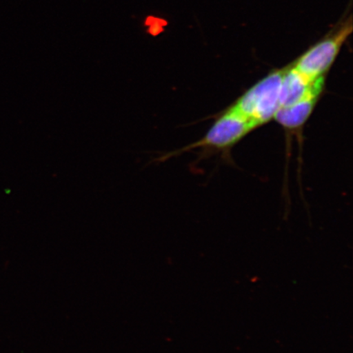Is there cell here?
<instances>
[{"label": "cell", "mask_w": 353, "mask_h": 353, "mask_svg": "<svg viewBox=\"0 0 353 353\" xmlns=\"http://www.w3.org/2000/svg\"><path fill=\"white\" fill-rule=\"evenodd\" d=\"M284 69L275 70L245 92L234 108L257 127L274 118L280 108V95Z\"/></svg>", "instance_id": "obj_1"}, {"label": "cell", "mask_w": 353, "mask_h": 353, "mask_svg": "<svg viewBox=\"0 0 353 353\" xmlns=\"http://www.w3.org/2000/svg\"><path fill=\"white\" fill-rule=\"evenodd\" d=\"M145 25L152 26V25H160L161 26H165L167 25V22L163 19H156V17H150L145 21Z\"/></svg>", "instance_id": "obj_6"}, {"label": "cell", "mask_w": 353, "mask_h": 353, "mask_svg": "<svg viewBox=\"0 0 353 353\" xmlns=\"http://www.w3.org/2000/svg\"><path fill=\"white\" fill-rule=\"evenodd\" d=\"M324 86V77L309 79L294 65L284 69L282 78L280 108L298 103L307 97H319Z\"/></svg>", "instance_id": "obj_4"}, {"label": "cell", "mask_w": 353, "mask_h": 353, "mask_svg": "<svg viewBox=\"0 0 353 353\" xmlns=\"http://www.w3.org/2000/svg\"><path fill=\"white\" fill-rule=\"evenodd\" d=\"M256 126L237 110L232 107L216 121L210 130L198 142L188 147L167 153L154 161L163 162L179 153L195 148L223 150L232 147L245 136L254 130Z\"/></svg>", "instance_id": "obj_2"}, {"label": "cell", "mask_w": 353, "mask_h": 353, "mask_svg": "<svg viewBox=\"0 0 353 353\" xmlns=\"http://www.w3.org/2000/svg\"><path fill=\"white\" fill-rule=\"evenodd\" d=\"M352 32V17L330 32L295 61L294 66L309 79L324 77L332 65L346 39Z\"/></svg>", "instance_id": "obj_3"}, {"label": "cell", "mask_w": 353, "mask_h": 353, "mask_svg": "<svg viewBox=\"0 0 353 353\" xmlns=\"http://www.w3.org/2000/svg\"><path fill=\"white\" fill-rule=\"evenodd\" d=\"M319 97L311 96L298 103L278 109L274 119L288 130H296L305 123L314 109Z\"/></svg>", "instance_id": "obj_5"}, {"label": "cell", "mask_w": 353, "mask_h": 353, "mask_svg": "<svg viewBox=\"0 0 353 353\" xmlns=\"http://www.w3.org/2000/svg\"><path fill=\"white\" fill-rule=\"evenodd\" d=\"M163 32V28L160 25L150 26L149 33L152 35H157Z\"/></svg>", "instance_id": "obj_7"}]
</instances>
